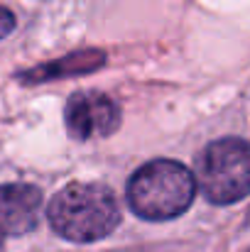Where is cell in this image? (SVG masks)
Returning a JSON list of instances; mask_svg holds the SVG:
<instances>
[{"label":"cell","instance_id":"cell-4","mask_svg":"<svg viewBox=\"0 0 250 252\" xmlns=\"http://www.w3.org/2000/svg\"><path fill=\"white\" fill-rule=\"evenodd\" d=\"M64 120L74 140L108 137L120 125V108L101 91H79L67 100Z\"/></svg>","mask_w":250,"mask_h":252},{"label":"cell","instance_id":"cell-2","mask_svg":"<svg viewBox=\"0 0 250 252\" xmlns=\"http://www.w3.org/2000/svg\"><path fill=\"white\" fill-rule=\"evenodd\" d=\"M128 203L145 220H172L191 206L196 176L174 159H152L128 181Z\"/></svg>","mask_w":250,"mask_h":252},{"label":"cell","instance_id":"cell-1","mask_svg":"<svg viewBox=\"0 0 250 252\" xmlns=\"http://www.w3.org/2000/svg\"><path fill=\"white\" fill-rule=\"evenodd\" d=\"M49 225L64 240L96 243L108 238L120 223L115 193L93 181H76L64 186L47 208Z\"/></svg>","mask_w":250,"mask_h":252},{"label":"cell","instance_id":"cell-8","mask_svg":"<svg viewBox=\"0 0 250 252\" xmlns=\"http://www.w3.org/2000/svg\"><path fill=\"white\" fill-rule=\"evenodd\" d=\"M248 252H250V250H248Z\"/></svg>","mask_w":250,"mask_h":252},{"label":"cell","instance_id":"cell-3","mask_svg":"<svg viewBox=\"0 0 250 252\" xmlns=\"http://www.w3.org/2000/svg\"><path fill=\"white\" fill-rule=\"evenodd\" d=\"M196 186L206 201L231 206L250 193V145L241 137L211 142L196 162Z\"/></svg>","mask_w":250,"mask_h":252},{"label":"cell","instance_id":"cell-6","mask_svg":"<svg viewBox=\"0 0 250 252\" xmlns=\"http://www.w3.org/2000/svg\"><path fill=\"white\" fill-rule=\"evenodd\" d=\"M103 64H106V54L101 49H81V52H71L62 59L32 66L27 71H20L17 79L22 84H47V81H57V79L91 74V71L101 69Z\"/></svg>","mask_w":250,"mask_h":252},{"label":"cell","instance_id":"cell-7","mask_svg":"<svg viewBox=\"0 0 250 252\" xmlns=\"http://www.w3.org/2000/svg\"><path fill=\"white\" fill-rule=\"evenodd\" d=\"M15 25H17V22H15V15H12L7 7L0 5V42L15 30Z\"/></svg>","mask_w":250,"mask_h":252},{"label":"cell","instance_id":"cell-5","mask_svg":"<svg viewBox=\"0 0 250 252\" xmlns=\"http://www.w3.org/2000/svg\"><path fill=\"white\" fill-rule=\"evenodd\" d=\"M42 191L32 184L0 186V238L30 233L39 220Z\"/></svg>","mask_w":250,"mask_h":252}]
</instances>
